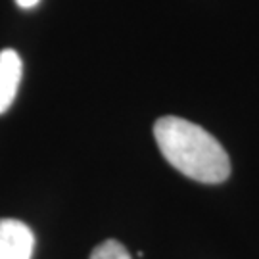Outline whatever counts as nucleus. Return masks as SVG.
I'll return each mask as SVG.
<instances>
[{
    "label": "nucleus",
    "mask_w": 259,
    "mask_h": 259,
    "mask_svg": "<svg viewBox=\"0 0 259 259\" xmlns=\"http://www.w3.org/2000/svg\"><path fill=\"white\" fill-rule=\"evenodd\" d=\"M154 137L163 157L188 179L219 185L231 175V159L219 140L192 121L161 117L154 125Z\"/></svg>",
    "instance_id": "1"
},
{
    "label": "nucleus",
    "mask_w": 259,
    "mask_h": 259,
    "mask_svg": "<svg viewBox=\"0 0 259 259\" xmlns=\"http://www.w3.org/2000/svg\"><path fill=\"white\" fill-rule=\"evenodd\" d=\"M35 234L23 221L0 219V259H31Z\"/></svg>",
    "instance_id": "2"
},
{
    "label": "nucleus",
    "mask_w": 259,
    "mask_h": 259,
    "mask_svg": "<svg viewBox=\"0 0 259 259\" xmlns=\"http://www.w3.org/2000/svg\"><path fill=\"white\" fill-rule=\"evenodd\" d=\"M21 73L23 64L19 54L12 48H4L0 52V113H4L16 100Z\"/></svg>",
    "instance_id": "3"
},
{
    "label": "nucleus",
    "mask_w": 259,
    "mask_h": 259,
    "mask_svg": "<svg viewBox=\"0 0 259 259\" xmlns=\"http://www.w3.org/2000/svg\"><path fill=\"white\" fill-rule=\"evenodd\" d=\"M89 259H133L127 248L117 240H106L96 246Z\"/></svg>",
    "instance_id": "4"
},
{
    "label": "nucleus",
    "mask_w": 259,
    "mask_h": 259,
    "mask_svg": "<svg viewBox=\"0 0 259 259\" xmlns=\"http://www.w3.org/2000/svg\"><path fill=\"white\" fill-rule=\"evenodd\" d=\"M18 2V6L19 8H25V10H29V8H35L40 0H16Z\"/></svg>",
    "instance_id": "5"
}]
</instances>
